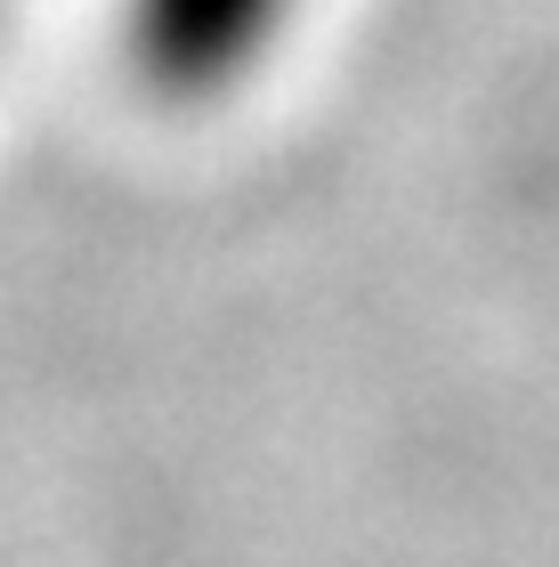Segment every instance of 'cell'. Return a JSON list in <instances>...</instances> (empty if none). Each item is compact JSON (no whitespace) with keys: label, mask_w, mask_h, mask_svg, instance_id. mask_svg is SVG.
Here are the masks:
<instances>
[{"label":"cell","mask_w":559,"mask_h":567,"mask_svg":"<svg viewBox=\"0 0 559 567\" xmlns=\"http://www.w3.org/2000/svg\"><path fill=\"white\" fill-rule=\"evenodd\" d=\"M309 0H122V49L170 106H211L260 82Z\"/></svg>","instance_id":"cell-1"},{"label":"cell","mask_w":559,"mask_h":567,"mask_svg":"<svg viewBox=\"0 0 559 567\" xmlns=\"http://www.w3.org/2000/svg\"><path fill=\"white\" fill-rule=\"evenodd\" d=\"M0 41H9V0H0Z\"/></svg>","instance_id":"cell-2"}]
</instances>
